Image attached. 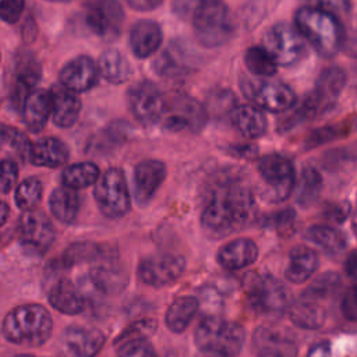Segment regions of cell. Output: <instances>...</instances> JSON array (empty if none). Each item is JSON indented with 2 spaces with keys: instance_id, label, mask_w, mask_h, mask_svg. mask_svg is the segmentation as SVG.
<instances>
[{
  "instance_id": "1",
  "label": "cell",
  "mask_w": 357,
  "mask_h": 357,
  "mask_svg": "<svg viewBox=\"0 0 357 357\" xmlns=\"http://www.w3.org/2000/svg\"><path fill=\"white\" fill-rule=\"evenodd\" d=\"M257 205L252 191L238 174H223L211 188L201 212V227L213 240L234 234L254 222Z\"/></svg>"
},
{
  "instance_id": "47",
  "label": "cell",
  "mask_w": 357,
  "mask_h": 357,
  "mask_svg": "<svg viewBox=\"0 0 357 357\" xmlns=\"http://www.w3.org/2000/svg\"><path fill=\"white\" fill-rule=\"evenodd\" d=\"M158 326V322L155 319H144L138 321L134 325H131L124 333L120 335L119 340H130V339H138V337H146L151 335Z\"/></svg>"
},
{
  "instance_id": "27",
  "label": "cell",
  "mask_w": 357,
  "mask_h": 357,
  "mask_svg": "<svg viewBox=\"0 0 357 357\" xmlns=\"http://www.w3.org/2000/svg\"><path fill=\"white\" fill-rule=\"evenodd\" d=\"M254 342L257 350H271L284 357L297 356V344L290 332L278 326H261L255 331Z\"/></svg>"
},
{
  "instance_id": "41",
  "label": "cell",
  "mask_w": 357,
  "mask_h": 357,
  "mask_svg": "<svg viewBox=\"0 0 357 357\" xmlns=\"http://www.w3.org/2000/svg\"><path fill=\"white\" fill-rule=\"evenodd\" d=\"M42 183L36 177H28L21 181L15 188V204L21 211H32L42 198Z\"/></svg>"
},
{
  "instance_id": "52",
  "label": "cell",
  "mask_w": 357,
  "mask_h": 357,
  "mask_svg": "<svg viewBox=\"0 0 357 357\" xmlns=\"http://www.w3.org/2000/svg\"><path fill=\"white\" fill-rule=\"evenodd\" d=\"M126 3L137 11H151L159 7L163 0H126Z\"/></svg>"
},
{
  "instance_id": "9",
  "label": "cell",
  "mask_w": 357,
  "mask_h": 357,
  "mask_svg": "<svg viewBox=\"0 0 357 357\" xmlns=\"http://www.w3.org/2000/svg\"><path fill=\"white\" fill-rule=\"evenodd\" d=\"M258 174L265 185L264 197L269 202H282L294 190L296 174L293 163L279 153L262 156L257 163Z\"/></svg>"
},
{
  "instance_id": "42",
  "label": "cell",
  "mask_w": 357,
  "mask_h": 357,
  "mask_svg": "<svg viewBox=\"0 0 357 357\" xmlns=\"http://www.w3.org/2000/svg\"><path fill=\"white\" fill-rule=\"evenodd\" d=\"M340 283H342V279L339 273L325 272L314 279V282L304 290L301 297L315 300V301L328 298L329 296L335 294V291L340 287Z\"/></svg>"
},
{
  "instance_id": "39",
  "label": "cell",
  "mask_w": 357,
  "mask_h": 357,
  "mask_svg": "<svg viewBox=\"0 0 357 357\" xmlns=\"http://www.w3.org/2000/svg\"><path fill=\"white\" fill-rule=\"evenodd\" d=\"M244 64L247 70L259 78H269L275 75L278 66L264 47L251 46L244 53Z\"/></svg>"
},
{
  "instance_id": "35",
  "label": "cell",
  "mask_w": 357,
  "mask_h": 357,
  "mask_svg": "<svg viewBox=\"0 0 357 357\" xmlns=\"http://www.w3.org/2000/svg\"><path fill=\"white\" fill-rule=\"evenodd\" d=\"M107 258L105 248L100 244L91 241H79L71 244L60 257L59 266L61 269H70L79 264H88L95 261H102Z\"/></svg>"
},
{
  "instance_id": "31",
  "label": "cell",
  "mask_w": 357,
  "mask_h": 357,
  "mask_svg": "<svg viewBox=\"0 0 357 357\" xmlns=\"http://www.w3.org/2000/svg\"><path fill=\"white\" fill-rule=\"evenodd\" d=\"M199 310L198 298L192 296H180L172 301L165 314V324L173 333L184 332Z\"/></svg>"
},
{
  "instance_id": "8",
  "label": "cell",
  "mask_w": 357,
  "mask_h": 357,
  "mask_svg": "<svg viewBox=\"0 0 357 357\" xmlns=\"http://www.w3.org/2000/svg\"><path fill=\"white\" fill-rule=\"evenodd\" d=\"M240 89L244 96L258 109L279 113L290 109L296 103V92L280 81L269 78L243 75Z\"/></svg>"
},
{
  "instance_id": "4",
  "label": "cell",
  "mask_w": 357,
  "mask_h": 357,
  "mask_svg": "<svg viewBox=\"0 0 357 357\" xmlns=\"http://www.w3.org/2000/svg\"><path fill=\"white\" fill-rule=\"evenodd\" d=\"M4 337L15 344L38 347L47 342L53 331V319L40 304H22L13 308L3 321Z\"/></svg>"
},
{
  "instance_id": "25",
  "label": "cell",
  "mask_w": 357,
  "mask_h": 357,
  "mask_svg": "<svg viewBox=\"0 0 357 357\" xmlns=\"http://www.w3.org/2000/svg\"><path fill=\"white\" fill-rule=\"evenodd\" d=\"M52 96V119L60 128L73 127L81 113V100L78 96L63 86H54L50 91Z\"/></svg>"
},
{
  "instance_id": "19",
  "label": "cell",
  "mask_w": 357,
  "mask_h": 357,
  "mask_svg": "<svg viewBox=\"0 0 357 357\" xmlns=\"http://www.w3.org/2000/svg\"><path fill=\"white\" fill-rule=\"evenodd\" d=\"M47 300L54 310L66 315L81 314L86 305V298L79 287L67 278H60L50 286Z\"/></svg>"
},
{
  "instance_id": "49",
  "label": "cell",
  "mask_w": 357,
  "mask_h": 357,
  "mask_svg": "<svg viewBox=\"0 0 357 357\" xmlns=\"http://www.w3.org/2000/svg\"><path fill=\"white\" fill-rule=\"evenodd\" d=\"M296 213L293 209H283L273 218V226L280 236H290L294 230Z\"/></svg>"
},
{
  "instance_id": "10",
  "label": "cell",
  "mask_w": 357,
  "mask_h": 357,
  "mask_svg": "<svg viewBox=\"0 0 357 357\" xmlns=\"http://www.w3.org/2000/svg\"><path fill=\"white\" fill-rule=\"evenodd\" d=\"M262 47L276 66L289 67L298 63L307 50L305 40L297 29L287 22L272 25L262 38Z\"/></svg>"
},
{
  "instance_id": "53",
  "label": "cell",
  "mask_w": 357,
  "mask_h": 357,
  "mask_svg": "<svg viewBox=\"0 0 357 357\" xmlns=\"http://www.w3.org/2000/svg\"><path fill=\"white\" fill-rule=\"evenodd\" d=\"M356 252L353 251L350 255H349V258H347V261H346V272L349 273V276L350 278H354L356 276Z\"/></svg>"
},
{
  "instance_id": "28",
  "label": "cell",
  "mask_w": 357,
  "mask_h": 357,
  "mask_svg": "<svg viewBox=\"0 0 357 357\" xmlns=\"http://www.w3.org/2000/svg\"><path fill=\"white\" fill-rule=\"evenodd\" d=\"M346 79L347 77L344 70L337 66H331L321 73L312 95L315 96L324 112L335 103L346 85Z\"/></svg>"
},
{
  "instance_id": "2",
  "label": "cell",
  "mask_w": 357,
  "mask_h": 357,
  "mask_svg": "<svg viewBox=\"0 0 357 357\" xmlns=\"http://www.w3.org/2000/svg\"><path fill=\"white\" fill-rule=\"evenodd\" d=\"M294 28L322 57H333L342 49L344 29L340 20L324 10L304 6L296 11Z\"/></svg>"
},
{
  "instance_id": "17",
  "label": "cell",
  "mask_w": 357,
  "mask_h": 357,
  "mask_svg": "<svg viewBox=\"0 0 357 357\" xmlns=\"http://www.w3.org/2000/svg\"><path fill=\"white\" fill-rule=\"evenodd\" d=\"M206 121L202 105L188 96H178L172 105V113L165 119L163 127L169 131H199Z\"/></svg>"
},
{
  "instance_id": "48",
  "label": "cell",
  "mask_w": 357,
  "mask_h": 357,
  "mask_svg": "<svg viewBox=\"0 0 357 357\" xmlns=\"http://www.w3.org/2000/svg\"><path fill=\"white\" fill-rule=\"evenodd\" d=\"M337 127L335 126H329V127H322L318 128L315 131H312L307 138H305V144L304 148L305 149H311L315 146H319L331 139H333L335 137H337Z\"/></svg>"
},
{
  "instance_id": "54",
  "label": "cell",
  "mask_w": 357,
  "mask_h": 357,
  "mask_svg": "<svg viewBox=\"0 0 357 357\" xmlns=\"http://www.w3.org/2000/svg\"><path fill=\"white\" fill-rule=\"evenodd\" d=\"M308 357H329V349L326 346L321 344V346L315 347L314 350H311Z\"/></svg>"
},
{
  "instance_id": "7",
  "label": "cell",
  "mask_w": 357,
  "mask_h": 357,
  "mask_svg": "<svg viewBox=\"0 0 357 357\" xmlns=\"http://www.w3.org/2000/svg\"><path fill=\"white\" fill-rule=\"evenodd\" d=\"M93 185V198L103 216L119 219L130 211L131 197L121 169H107L99 176Z\"/></svg>"
},
{
  "instance_id": "26",
  "label": "cell",
  "mask_w": 357,
  "mask_h": 357,
  "mask_svg": "<svg viewBox=\"0 0 357 357\" xmlns=\"http://www.w3.org/2000/svg\"><path fill=\"white\" fill-rule=\"evenodd\" d=\"M319 265L318 254L307 245H296L289 252V264L284 269V278L294 283L301 284L307 282Z\"/></svg>"
},
{
  "instance_id": "43",
  "label": "cell",
  "mask_w": 357,
  "mask_h": 357,
  "mask_svg": "<svg viewBox=\"0 0 357 357\" xmlns=\"http://www.w3.org/2000/svg\"><path fill=\"white\" fill-rule=\"evenodd\" d=\"M117 357H158V354L146 337H138L124 340L119 346Z\"/></svg>"
},
{
  "instance_id": "15",
  "label": "cell",
  "mask_w": 357,
  "mask_h": 357,
  "mask_svg": "<svg viewBox=\"0 0 357 357\" xmlns=\"http://www.w3.org/2000/svg\"><path fill=\"white\" fill-rule=\"evenodd\" d=\"M20 240L36 252H45L54 241V227L50 219L40 211H25L18 223Z\"/></svg>"
},
{
  "instance_id": "51",
  "label": "cell",
  "mask_w": 357,
  "mask_h": 357,
  "mask_svg": "<svg viewBox=\"0 0 357 357\" xmlns=\"http://www.w3.org/2000/svg\"><path fill=\"white\" fill-rule=\"evenodd\" d=\"M206 1L209 0H173L172 6L176 15H178L180 18H188L201 4Z\"/></svg>"
},
{
  "instance_id": "45",
  "label": "cell",
  "mask_w": 357,
  "mask_h": 357,
  "mask_svg": "<svg viewBox=\"0 0 357 357\" xmlns=\"http://www.w3.org/2000/svg\"><path fill=\"white\" fill-rule=\"evenodd\" d=\"M18 180V166L17 163L10 159L0 160V192L6 194L10 192Z\"/></svg>"
},
{
  "instance_id": "20",
  "label": "cell",
  "mask_w": 357,
  "mask_h": 357,
  "mask_svg": "<svg viewBox=\"0 0 357 357\" xmlns=\"http://www.w3.org/2000/svg\"><path fill=\"white\" fill-rule=\"evenodd\" d=\"M258 258V245L245 237L225 244L216 255L218 264L229 271H238L252 265Z\"/></svg>"
},
{
  "instance_id": "56",
  "label": "cell",
  "mask_w": 357,
  "mask_h": 357,
  "mask_svg": "<svg viewBox=\"0 0 357 357\" xmlns=\"http://www.w3.org/2000/svg\"><path fill=\"white\" fill-rule=\"evenodd\" d=\"M258 354L257 357H284L279 353H275V351H271V350H257Z\"/></svg>"
},
{
  "instance_id": "21",
  "label": "cell",
  "mask_w": 357,
  "mask_h": 357,
  "mask_svg": "<svg viewBox=\"0 0 357 357\" xmlns=\"http://www.w3.org/2000/svg\"><path fill=\"white\" fill-rule=\"evenodd\" d=\"M100 262L102 264L89 271L88 278L85 279V286H91L100 294H116L121 291L128 282L127 273L112 264V261L102 259Z\"/></svg>"
},
{
  "instance_id": "13",
  "label": "cell",
  "mask_w": 357,
  "mask_h": 357,
  "mask_svg": "<svg viewBox=\"0 0 357 357\" xmlns=\"http://www.w3.org/2000/svg\"><path fill=\"white\" fill-rule=\"evenodd\" d=\"M84 18L96 36L109 40L120 33L124 11L117 0H88Z\"/></svg>"
},
{
  "instance_id": "33",
  "label": "cell",
  "mask_w": 357,
  "mask_h": 357,
  "mask_svg": "<svg viewBox=\"0 0 357 357\" xmlns=\"http://www.w3.org/2000/svg\"><path fill=\"white\" fill-rule=\"evenodd\" d=\"M98 71L103 79L110 84H123L130 79L132 74L128 60L116 49H107L99 56Z\"/></svg>"
},
{
  "instance_id": "16",
  "label": "cell",
  "mask_w": 357,
  "mask_h": 357,
  "mask_svg": "<svg viewBox=\"0 0 357 357\" xmlns=\"http://www.w3.org/2000/svg\"><path fill=\"white\" fill-rule=\"evenodd\" d=\"M99 77L98 66L89 56H78L70 60L59 73L60 86L79 93L91 89Z\"/></svg>"
},
{
  "instance_id": "12",
  "label": "cell",
  "mask_w": 357,
  "mask_h": 357,
  "mask_svg": "<svg viewBox=\"0 0 357 357\" xmlns=\"http://www.w3.org/2000/svg\"><path fill=\"white\" fill-rule=\"evenodd\" d=\"M185 259L178 254H155L145 257L137 269L138 279L151 287H165L180 279L185 271Z\"/></svg>"
},
{
  "instance_id": "58",
  "label": "cell",
  "mask_w": 357,
  "mask_h": 357,
  "mask_svg": "<svg viewBox=\"0 0 357 357\" xmlns=\"http://www.w3.org/2000/svg\"><path fill=\"white\" fill-rule=\"evenodd\" d=\"M47 1H56V3H60V1H70V0H47Z\"/></svg>"
},
{
  "instance_id": "14",
  "label": "cell",
  "mask_w": 357,
  "mask_h": 357,
  "mask_svg": "<svg viewBox=\"0 0 357 357\" xmlns=\"http://www.w3.org/2000/svg\"><path fill=\"white\" fill-rule=\"evenodd\" d=\"M105 335L96 328L71 325L60 336L61 357H96L105 344Z\"/></svg>"
},
{
  "instance_id": "57",
  "label": "cell",
  "mask_w": 357,
  "mask_h": 357,
  "mask_svg": "<svg viewBox=\"0 0 357 357\" xmlns=\"http://www.w3.org/2000/svg\"><path fill=\"white\" fill-rule=\"evenodd\" d=\"M14 357H35V356H29V354H17Z\"/></svg>"
},
{
  "instance_id": "18",
  "label": "cell",
  "mask_w": 357,
  "mask_h": 357,
  "mask_svg": "<svg viewBox=\"0 0 357 357\" xmlns=\"http://www.w3.org/2000/svg\"><path fill=\"white\" fill-rule=\"evenodd\" d=\"M166 166L156 159L139 162L134 167V197L139 205L148 204L166 178Z\"/></svg>"
},
{
  "instance_id": "22",
  "label": "cell",
  "mask_w": 357,
  "mask_h": 357,
  "mask_svg": "<svg viewBox=\"0 0 357 357\" xmlns=\"http://www.w3.org/2000/svg\"><path fill=\"white\" fill-rule=\"evenodd\" d=\"M163 33L158 22L141 20L135 22L130 31V47L138 59L152 56L162 45Z\"/></svg>"
},
{
  "instance_id": "34",
  "label": "cell",
  "mask_w": 357,
  "mask_h": 357,
  "mask_svg": "<svg viewBox=\"0 0 357 357\" xmlns=\"http://www.w3.org/2000/svg\"><path fill=\"white\" fill-rule=\"evenodd\" d=\"M305 238L331 255L342 254L347 247L346 236L328 225H314L305 230Z\"/></svg>"
},
{
  "instance_id": "40",
  "label": "cell",
  "mask_w": 357,
  "mask_h": 357,
  "mask_svg": "<svg viewBox=\"0 0 357 357\" xmlns=\"http://www.w3.org/2000/svg\"><path fill=\"white\" fill-rule=\"evenodd\" d=\"M0 142L20 160H28L32 142L22 131L8 126H0Z\"/></svg>"
},
{
  "instance_id": "30",
  "label": "cell",
  "mask_w": 357,
  "mask_h": 357,
  "mask_svg": "<svg viewBox=\"0 0 357 357\" xmlns=\"http://www.w3.org/2000/svg\"><path fill=\"white\" fill-rule=\"evenodd\" d=\"M231 123L243 137L250 139L262 137L268 127L262 110L252 105H240L233 109Z\"/></svg>"
},
{
  "instance_id": "5",
  "label": "cell",
  "mask_w": 357,
  "mask_h": 357,
  "mask_svg": "<svg viewBox=\"0 0 357 357\" xmlns=\"http://www.w3.org/2000/svg\"><path fill=\"white\" fill-rule=\"evenodd\" d=\"M191 17L198 43L208 49L226 45L237 29L231 10L222 0H209L201 4Z\"/></svg>"
},
{
  "instance_id": "44",
  "label": "cell",
  "mask_w": 357,
  "mask_h": 357,
  "mask_svg": "<svg viewBox=\"0 0 357 357\" xmlns=\"http://www.w3.org/2000/svg\"><path fill=\"white\" fill-rule=\"evenodd\" d=\"M308 6L324 10L335 17H347L351 13V0H305Z\"/></svg>"
},
{
  "instance_id": "32",
  "label": "cell",
  "mask_w": 357,
  "mask_h": 357,
  "mask_svg": "<svg viewBox=\"0 0 357 357\" xmlns=\"http://www.w3.org/2000/svg\"><path fill=\"white\" fill-rule=\"evenodd\" d=\"M49 208L52 215L61 223H73L79 212V197L75 190L64 185L57 187L49 197Z\"/></svg>"
},
{
  "instance_id": "29",
  "label": "cell",
  "mask_w": 357,
  "mask_h": 357,
  "mask_svg": "<svg viewBox=\"0 0 357 357\" xmlns=\"http://www.w3.org/2000/svg\"><path fill=\"white\" fill-rule=\"evenodd\" d=\"M286 312L296 326L307 331L319 329L326 319L325 308L318 301L304 297L293 301Z\"/></svg>"
},
{
  "instance_id": "36",
  "label": "cell",
  "mask_w": 357,
  "mask_h": 357,
  "mask_svg": "<svg viewBox=\"0 0 357 357\" xmlns=\"http://www.w3.org/2000/svg\"><path fill=\"white\" fill-rule=\"evenodd\" d=\"M40 78V67L36 61H28L18 68L15 79L11 88V103L21 110V106L26 96L35 89L36 82Z\"/></svg>"
},
{
  "instance_id": "50",
  "label": "cell",
  "mask_w": 357,
  "mask_h": 357,
  "mask_svg": "<svg viewBox=\"0 0 357 357\" xmlns=\"http://www.w3.org/2000/svg\"><path fill=\"white\" fill-rule=\"evenodd\" d=\"M340 311L343 314V317L351 322L356 321V317H357V308H356V289L354 286H350L342 301H340Z\"/></svg>"
},
{
  "instance_id": "23",
  "label": "cell",
  "mask_w": 357,
  "mask_h": 357,
  "mask_svg": "<svg viewBox=\"0 0 357 357\" xmlns=\"http://www.w3.org/2000/svg\"><path fill=\"white\" fill-rule=\"evenodd\" d=\"M22 121L28 130L39 132L52 116L50 91L33 89L21 106Z\"/></svg>"
},
{
  "instance_id": "55",
  "label": "cell",
  "mask_w": 357,
  "mask_h": 357,
  "mask_svg": "<svg viewBox=\"0 0 357 357\" xmlns=\"http://www.w3.org/2000/svg\"><path fill=\"white\" fill-rule=\"evenodd\" d=\"M10 215V206L7 205V202L0 201V227L7 222Z\"/></svg>"
},
{
  "instance_id": "38",
  "label": "cell",
  "mask_w": 357,
  "mask_h": 357,
  "mask_svg": "<svg viewBox=\"0 0 357 357\" xmlns=\"http://www.w3.org/2000/svg\"><path fill=\"white\" fill-rule=\"evenodd\" d=\"M99 167L92 162H81L67 166L61 173V184L71 190L86 188L93 185L99 178Z\"/></svg>"
},
{
  "instance_id": "46",
  "label": "cell",
  "mask_w": 357,
  "mask_h": 357,
  "mask_svg": "<svg viewBox=\"0 0 357 357\" xmlns=\"http://www.w3.org/2000/svg\"><path fill=\"white\" fill-rule=\"evenodd\" d=\"M25 7V0H0V20L7 24H15Z\"/></svg>"
},
{
  "instance_id": "24",
  "label": "cell",
  "mask_w": 357,
  "mask_h": 357,
  "mask_svg": "<svg viewBox=\"0 0 357 357\" xmlns=\"http://www.w3.org/2000/svg\"><path fill=\"white\" fill-rule=\"evenodd\" d=\"M67 145L54 137H45L31 145L28 160L40 167H60L68 160Z\"/></svg>"
},
{
  "instance_id": "3",
  "label": "cell",
  "mask_w": 357,
  "mask_h": 357,
  "mask_svg": "<svg viewBox=\"0 0 357 357\" xmlns=\"http://www.w3.org/2000/svg\"><path fill=\"white\" fill-rule=\"evenodd\" d=\"M244 328L216 315H206L194 332L198 357H238L244 346Z\"/></svg>"
},
{
  "instance_id": "6",
  "label": "cell",
  "mask_w": 357,
  "mask_h": 357,
  "mask_svg": "<svg viewBox=\"0 0 357 357\" xmlns=\"http://www.w3.org/2000/svg\"><path fill=\"white\" fill-rule=\"evenodd\" d=\"M245 300L258 314H280L293 303L290 290L272 275H251L245 282Z\"/></svg>"
},
{
  "instance_id": "11",
  "label": "cell",
  "mask_w": 357,
  "mask_h": 357,
  "mask_svg": "<svg viewBox=\"0 0 357 357\" xmlns=\"http://www.w3.org/2000/svg\"><path fill=\"white\" fill-rule=\"evenodd\" d=\"M127 102L135 120L146 127L158 123L166 112L165 96L151 81L134 84L128 89Z\"/></svg>"
},
{
  "instance_id": "37",
  "label": "cell",
  "mask_w": 357,
  "mask_h": 357,
  "mask_svg": "<svg viewBox=\"0 0 357 357\" xmlns=\"http://www.w3.org/2000/svg\"><path fill=\"white\" fill-rule=\"evenodd\" d=\"M294 188L297 204L303 208L311 206L319 198L322 191V177L319 172L312 166L304 167Z\"/></svg>"
}]
</instances>
